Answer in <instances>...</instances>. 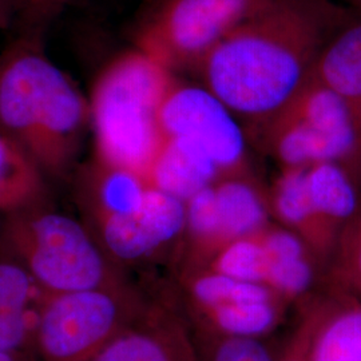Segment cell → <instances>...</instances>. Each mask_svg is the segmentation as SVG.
<instances>
[{
  "instance_id": "cell-10",
  "label": "cell",
  "mask_w": 361,
  "mask_h": 361,
  "mask_svg": "<svg viewBox=\"0 0 361 361\" xmlns=\"http://www.w3.org/2000/svg\"><path fill=\"white\" fill-rule=\"evenodd\" d=\"M90 361H205L194 329L162 305L142 313Z\"/></svg>"
},
{
  "instance_id": "cell-20",
  "label": "cell",
  "mask_w": 361,
  "mask_h": 361,
  "mask_svg": "<svg viewBox=\"0 0 361 361\" xmlns=\"http://www.w3.org/2000/svg\"><path fill=\"white\" fill-rule=\"evenodd\" d=\"M285 301L277 297L195 312L198 328L214 335L262 338L281 322Z\"/></svg>"
},
{
  "instance_id": "cell-24",
  "label": "cell",
  "mask_w": 361,
  "mask_h": 361,
  "mask_svg": "<svg viewBox=\"0 0 361 361\" xmlns=\"http://www.w3.org/2000/svg\"><path fill=\"white\" fill-rule=\"evenodd\" d=\"M195 337L205 361H273L274 357L262 338L214 335L201 329Z\"/></svg>"
},
{
  "instance_id": "cell-1",
  "label": "cell",
  "mask_w": 361,
  "mask_h": 361,
  "mask_svg": "<svg viewBox=\"0 0 361 361\" xmlns=\"http://www.w3.org/2000/svg\"><path fill=\"white\" fill-rule=\"evenodd\" d=\"M355 11L334 0H271L192 73L252 138L308 85L325 44Z\"/></svg>"
},
{
  "instance_id": "cell-7",
  "label": "cell",
  "mask_w": 361,
  "mask_h": 361,
  "mask_svg": "<svg viewBox=\"0 0 361 361\" xmlns=\"http://www.w3.org/2000/svg\"><path fill=\"white\" fill-rule=\"evenodd\" d=\"M271 0H149L137 49L171 73L192 71L233 30Z\"/></svg>"
},
{
  "instance_id": "cell-16",
  "label": "cell",
  "mask_w": 361,
  "mask_h": 361,
  "mask_svg": "<svg viewBox=\"0 0 361 361\" xmlns=\"http://www.w3.org/2000/svg\"><path fill=\"white\" fill-rule=\"evenodd\" d=\"M214 193L226 244L259 233L271 224L268 189L255 173L219 178L214 183Z\"/></svg>"
},
{
  "instance_id": "cell-5",
  "label": "cell",
  "mask_w": 361,
  "mask_h": 361,
  "mask_svg": "<svg viewBox=\"0 0 361 361\" xmlns=\"http://www.w3.org/2000/svg\"><path fill=\"white\" fill-rule=\"evenodd\" d=\"M261 147L280 168L336 162L361 183V128L347 102L312 78L261 133Z\"/></svg>"
},
{
  "instance_id": "cell-18",
  "label": "cell",
  "mask_w": 361,
  "mask_h": 361,
  "mask_svg": "<svg viewBox=\"0 0 361 361\" xmlns=\"http://www.w3.org/2000/svg\"><path fill=\"white\" fill-rule=\"evenodd\" d=\"M307 186L316 214L336 243L361 210V183L336 162L305 169Z\"/></svg>"
},
{
  "instance_id": "cell-17",
  "label": "cell",
  "mask_w": 361,
  "mask_h": 361,
  "mask_svg": "<svg viewBox=\"0 0 361 361\" xmlns=\"http://www.w3.org/2000/svg\"><path fill=\"white\" fill-rule=\"evenodd\" d=\"M219 178L222 174L209 155L182 138H165L149 173L153 186L185 202Z\"/></svg>"
},
{
  "instance_id": "cell-11",
  "label": "cell",
  "mask_w": 361,
  "mask_h": 361,
  "mask_svg": "<svg viewBox=\"0 0 361 361\" xmlns=\"http://www.w3.org/2000/svg\"><path fill=\"white\" fill-rule=\"evenodd\" d=\"M310 361H361V298L326 288L304 317Z\"/></svg>"
},
{
  "instance_id": "cell-21",
  "label": "cell",
  "mask_w": 361,
  "mask_h": 361,
  "mask_svg": "<svg viewBox=\"0 0 361 361\" xmlns=\"http://www.w3.org/2000/svg\"><path fill=\"white\" fill-rule=\"evenodd\" d=\"M44 177L26 150L0 131V212L44 198Z\"/></svg>"
},
{
  "instance_id": "cell-25",
  "label": "cell",
  "mask_w": 361,
  "mask_h": 361,
  "mask_svg": "<svg viewBox=\"0 0 361 361\" xmlns=\"http://www.w3.org/2000/svg\"><path fill=\"white\" fill-rule=\"evenodd\" d=\"M27 20L40 26L51 20L71 0H20Z\"/></svg>"
},
{
  "instance_id": "cell-27",
  "label": "cell",
  "mask_w": 361,
  "mask_h": 361,
  "mask_svg": "<svg viewBox=\"0 0 361 361\" xmlns=\"http://www.w3.org/2000/svg\"><path fill=\"white\" fill-rule=\"evenodd\" d=\"M0 361H37L32 349L26 350H0Z\"/></svg>"
},
{
  "instance_id": "cell-12",
  "label": "cell",
  "mask_w": 361,
  "mask_h": 361,
  "mask_svg": "<svg viewBox=\"0 0 361 361\" xmlns=\"http://www.w3.org/2000/svg\"><path fill=\"white\" fill-rule=\"evenodd\" d=\"M150 188V180L142 174L94 157L78 176L83 221L131 214L142 207Z\"/></svg>"
},
{
  "instance_id": "cell-22",
  "label": "cell",
  "mask_w": 361,
  "mask_h": 361,
  "mask_svg": "<svg viewBox=\"0 0 361 361\" xmlns=\"http://www.w3.org/2000/svg\"><path fill=\"white\" fill-rule=\"evenodd\" d=\"M261 232L228 243L205 268L238 280L265 284L268 261Z\"/></svg>"
},
{
  "instance_id": "cell-8",
  "label": "cell",
  "mask_w": 361,
  "mask_h": 361,
  "mask_svg": "<svg viewBox=\"0 0 361 361\" xmlns=\"http://www.w3.org/2000/svg\"><path fill=\"white\" fill-rule=\"evenodd\" d=\"M159 125L165 138H182L205 152L222 177L253 173L244 125L201 83L176 78L161 106Z\"/></svg>"
},
{
  "instance_id": "cell-9",
  "label": "cell",
  "mask_w": 361,
  "mask_h": 361,
  "mask_svg": "<svg viewBox=\"0 0 361 361\" xmlns=\"http://www.w3.org/2000/svg\"><path fill=\"white\" fill-rule=\"evenodd\" d=\"M86 224L121 268L140 265L177 253L186 226V202L152 185L137 212Z\"/></svg>"
},
{
  "instance_id": "cell-28",
  "label": "cell",
  "mask_w": 361,
  "mask_h": 361,
  "mask_svg": "<svg viewBox=\"0 0 361 361\" xmlns=\"http://www.w3.org/2000/svg\"><path fill=\"white\" fill-rule=\"evenodd\" d=\"M13 10H15V0H0V30L10 26Z\"/></svg>"
},
{
  "instance_id": "cell-6",
  "label": "cell",
  "mask_w": 361,
  "mask_h": 361,
  "mask_svg": "<svg viewBox=\"0 0 361 361\" xmlns=\"http://www.w3.org/2000/svg\"><path fill=\"white\" fill-rule=\"evenodd\" d=\"M146 305L129 284L40 295L32 353L37 361H90Z\"/></svg>"
},
{
  "instance_id": "cell-3",
  "label": "cell",
  "mask_w": 361,
  "mask_h": 361,
  "mask_svg": "<svg viewBox=\"0 0 361 361\" xmlns=\"http://www.w3.org/2000/svg\"><path fill=\"white\" fill-rule=\"evenodd\" d=\"M174 79V73L138 49L106 66L89 102L95 158L149 180L165 141L159 110Z\"/></svg>"
},
{
  "instance_id": "cell-23",
  "label": "cell",
  "mask_w": 361,
  "mask_h": 361,
  "mask_svg": "<svg viewBox=\"0 0 361 361\" xmlns=\"http://www.w3.org/2000/svg\"><path fill=\"white\" fill-rule=\"evenodd\" d=\"M324 284L361 298V210L340 235Z\"/></svg>"
},
{
  "instance_id": "cell-26",
  "label": "cell",
  "mask_w": 361,
  "mask_h": 361,
  "mask_svg": "<svg viewBox=\"0 0 361 361\" xmlns=\"http://www.w3.org/2000/svg\"><path fill=\"white\" fill-rule=\"evenodd\" d=\"M273 361H310L308 353V332L304 322L297 329L286 348L279 356H274Z\"/></svg>"
},
{
  "instance_id": "cell-15",
  "label": "cell",
  "mask_w": 361,
  "mask_h": 361,
  "mask_svg": "<svg viewBox=\"0 0 361 361\" xmlns=\"http://www.w3.org/2000/svg\"><path fill=\"white\" fill-rule=\"evenodd\" d=\"M313 78L337 92L361 128V11H355L325 44Z\"/></svg>"
},
{
  "instance_id": "cell-2",
  "label": "cell",
  "mask_w": 361,
  "mask_h": 361,
  "mask_svg": "<svg viewBox=\"0 0 361 361\" xmlns=\"http://www.w3.org/2000/svg\"><path fill=\"white\" fill-rule=\"evenodd\" d=\"M89 123L90 104L37 42L19 40L0 56V131L44 176L73 169Z\"/></svg>"
},
{
  "instance_id": "cell-14",
  "label": "cell",
  "mask_w": 361,
  "mask_h": 361,
  "mask_svg": "<svg viewBox=\"0 0 361 361\" xmlns=\"http://www.w3.org/2000/svg\"><path fill=\"white\" fill-rule=\"evenodd\" d=\"M267 252V280L285 300L305 297L317 281H324L323 264L308 244L279 224H269L261 232Z\"/></svg>"
},
{
  "instance_id": "cell-13",
  "label": "cell",
  "mask_w": 361,
  "mask_h": 361,
  "mask_svg": "<svg viewBox=\"0 0 361 361\" xmlns=\"http://www.w3.org/2000/svg\"><path fill=\"white\" fill-rule=\"evenodd\" d=\"M305 169L280 168L268 188L271 219L301 237L326 269L337 243L313 209Z\"/></svg>"
},
{
  "instance_id": "cell-29",
  "label": "cell",
  "mask_w": 361,
  "mask_h": 361,
  "mask_svg": "<svg viewBox=\"0 0 361 361\" xmlns=\"http://www.w3.org/2000/svg\"><path fill=\"white\" fill-rule=\"evenodd\" d=\"M347 1L349 3V7H352L357 11H361V0H347Z\"/></svg>"
},
{
  "instance_id": "cell-19",
  "label": "cell",
  "mask_w": 361,
  "mask_h": 361,
  "mask_svg": "<svg viewBox=\"0 0 361 361\" xmlns=\"http://www.w3.org/2000/svg\"><path fill=\"white\" fill-rule=\"evenodd\" d=\"M38 290L23 264L0 246V350L31 349V302Z\"/></svg>"
},
{
  "instance_id": "cell-4",
  "label": "cell",
  "mask_w": 361,
  "mask_h": 361,
  "mask_svg": "<svg viewBox=\"0 0 361 361\" xmlns=\"http://www.w3.org/2000/svg\"><path fill=\"white\" fill-rule=\"evenodd\" d=\"M0 246L23 264L40 295L128 285L89 225L44 198L4 214Z\"/></svg>"
}]
</instances>
